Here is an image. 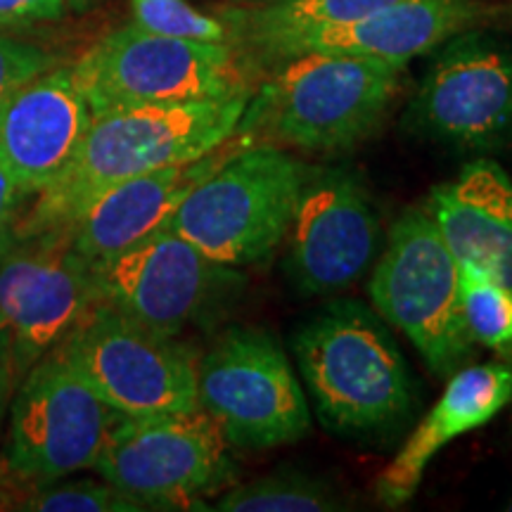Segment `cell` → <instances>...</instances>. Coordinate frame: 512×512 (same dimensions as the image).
<instances>
[{
	"label": "cell",
	"mask_w": 512,
	"mask_h": 512,
	"mask_svg": "<svg viewBox=\"0 0 512 512\" xmlns=\"http://www.w3.org/2000/svg\"><path fill=\"white\" fill-rule=\"evenodd\" d=\"M247 102L249 93H235L93 114L74 157L38 192L36 204L10 238L60 233L100 190L209 155L233 136Z\"/></svg>",
	"instance_id": "cell-1"
},
{
	"label": "cell",
	"mask_w": 512,
	"mask_h": 512,
	"mask_svg": "<svg viewBox=\"0 0 512 512\" xmlns=\"http://www.w3.org/2000/svg\"><path fill=\"white\" fill-rule=\"evenodd\" d=\"M292 351L320 422L344 437L394 430L413 384L394 337L358 302H337L294 332Z\"/></svg>",
	"instance_id": "cell-2"
},
{
	"label": "cell",
	"mask_w": 512,
	"mask_h": 512,
	"mask_svg": "<svg viewBox=\"0 0 512 512\" xmlns=\"http://www.w3.org/2000/svg\"><path fill=\"white\" fill-rule=\"evenodd\" d=\"M401 67L370 57L304 53L280 62L235 131L328 155L366 140L399 91Z\"/></svg>",
	"instance_id": "cell-3"
},
{
	"label": "cell",
	"mask_w": 512,
	"mask_h": 512,
	"mask_svg": "<svg viewBox=\"0 0 512 512\" xmlns=\"http://www.w3.org/2000/svg\"><path fill=\"white\" fill-rule=\"evenodd\" d=\"M306 174L280 147H240L183 197L166 228L219 266L264 261L285 240Z\"/></svg>",
	"instance_id": "cell-4"
},
{
	"label": "cell",
	"mask_w": 512,
	"mask_h": 512,
	"mask_svg": "<svg viewBox=\"0 0 512 512\" xmlns=\"http://www.w3.org/2000/svg\"><path fill=\"white\" fill-rule=\"evenodd\" d=\"M370 302L382 320L413 342L437 375L470 358V330L460 299V266L425 207H411L389 230L370 275Z\"/></svg>",
	"instance_id": "cell-5"
},
{
	"label": "cell",
	"mask_w": 512,
	"mask_h": 512,
	"mask_svg": "<svg viewBox=\"0 0 512 512\" xmlns=\"http://www.w3.org/2000/svg\"><path fill=\"white\" fill-rule=\"evenodd\" d=\"M91 114L249 93L233 43L150 34L128 24L72 67Z\"/></svg>",
	"instance_id": "cell-6"
},
{
	"label": "cell",
	"mask_w": 512,
	"mask_h": 512,
	"mask_svg": "<svg viewBox=\"0 0 512 512\" xmlns=\"http://www.w3.org/2000/svg\"><path fill=\"white\" fill-rule=\"evenodd\" d=\"M197 406L228 444L275 448L306 437L311 411L290 358L271 332L230 328L195 363Z\"/></svg>",
	"instance_id": "cell-7"
},
{
	"label": "cell",
	"mask_w": 512,
	"mask_h": 512,
	"mask_svg": "<svg viewBox=\"0 0 512 512\" xmlns=\"http://www.w3.org/2000/svg\"><path fill=\"white\" fill-rule=\"evenodd\" d=\"M95 470L143 510L192 508L228 479V441L200 406L143 418L124 415Z\"/></svg>",
	"instance_id": "cell-8"
},
{
	"label": "cell",
	"mask_w": 512,
	"mask_h": 512,
	"mask_svg": "<svg viewBox=\"0 0 512 512\" xmlns=\"http://www.w3.org/2000/svg\"><path fill=\"white\" fill-rule=\"evenodd\" d=\"M107 406L126 415L188 411L197 406L195 361L176 337H164L98 302L60 344Z\"/></svg>",
	"instance_id": "cell-9"
},
{
	"label": "cell",
	"mask_w": 512,
	"mask_h": 512,
	"mask_svg": "<svg viewBox=\"0 0 512 512\" xmlns=\"http://www.w3.org/2000/svg\"><path fill=\"white\" fill-rule=\"evenodd\" d=\"M124 415L107 406L53 349L34 363L12 401L8 460L19 475L55 482L98 465Z\"/></svg>",
	"instance_id": "cell-10"
},
{
	"label": "cell",
	"mask_w": 512,
	"mask_h": 512,
	"mask_svg": "<svg viewBox=\"0 0 512 512\" xmlns=\"http://www.w3.org/2000/svg\"><path fill=\"white\" fill-rule=\"evenodd\" d=\"M439 48L406 124L460 150L503 143L512 133V43L467 29Z\"/></svg>",
	"instance_id": "cell-11"
},
{
	"label": "cell",
	"mask_w": 512,
	"mask_h": 512,
	"mask_svg": "<svg viewBox=\"0 0 512 512\" xmlns=\"http://www.w3.org/2000/svg\"><path fill=\"white\" fill-rule=\"evenodd\" d=\"M15 240L0 256V320L10 332L17 377L60 347L98 304V290L91 266L64 235Z\"/></svg>",
	"instance_id": "cell-12"
},
{
	"label": "cell",
	"mask_w": 512,
	"mask_h": 512,
	"mask_svg": "<svg viewBox=\"0 0 512 512\" xmlns=\"http://www.w3.org/2000/svg\"><path fill=\"white\" fill-rule=\"evenodd\" d=\"M285 238L287 275L299 292L320 297L354 287L380 249V221L361 178L309 169Z\"/></svg>",
	"instance_id": "cell-13"
},
{
	"label": "cell",
	"mask_w": 512,
	"mask_h": 512,
	"mask_svg": "<svg viewBox=\"0 0 512 512\" xmlns=\"http://www.w3.org/2000/svg\"><path fill=\"white\" fill-rule=\"evenodd\" d=\"M219 264L171 228L91 266L98 302L164 337H176L209 302Z\"/></svg>",
	"instance_id": "cell-14"
},
{
	"label": "cell",
	"mask_w": 512,
	"mask_h": 512,
	"mask_svg": "<svg viewBox=\"0 0 512 512\" xmlns=\"http://www.w3.org/2000/svg\"><path fill=\"white\" fill-rule=\"evenodd\" d=\"M233 140L235 133L221 147L195 162L166 166L100 190L67 223V228L60 230V235L88 266L112 261L114 256L128 252L157 230L166 228L183 197L202 178L219 169L235 150L249 147L242 143L235 147Z\"/></svg>",
	"instance_id": "cell-15"
},
{
	"label": "cell",
	"mask_w": 512,
	"mask_h": 512,
	"mask_svg": "<svg viewBox=\"0 0 512 512\" xmlns=\"http://www.w3.org/2000/svg\"><path fill=\"white\" fill-rule=\"evenodd\" d=\"M91 117L72 67L48 69L0 105V169L19 195H38L60 176Z\"/></svg>",
	"instance_id": "cell-16"
},
{
	"label": "cell",
	"mask_w": 512,
	"mask_h": 512,
	"mask_svg": "<svg viewBox=\"0 0 512 512\" xmlns=\"http://www.w3.org/2000/svg\"><path fill=\"white\" fill-rule=\"evenodd\" d=\"M484 12L477 0H399L344 27L294 38L273 50L266 64H280L304 53H332L370 57L403 69L448 38L475 29Z\"/></svg>",
	"instance_id": "cell-17"
},
{
	"label": "cell",
	"mask_w": 512,
	"mask_h": 512,
	"mask_svg": "<svg viewBox=\"0 0 512 512\" xmlns=\"http://www.w3.org/2000/svg\"><path fill=\"white\" fill-rule=\"evenodd\" d=\"M512 401V370L484 363L456 370L441 399L422 418L396 458L380 472L375 494L384 508H403L420 489L427 465L453 439L475 432Z\"/></svg>",
	"instance_id": "cell-18"
},
{
	"label": "cell",
	"mask_w": 512,
	"mask_h": 512,
	"mask_svg": "<svg viewBox=\"0 0 512 512\" xmlns=\"http://www.w3.org/2000/svg\"><path fill=\"white\" fill-rule=\"evenodd\" d=\"M425 209L458 264H472L512 290V181L494 162L467 164L437 185Z\"/></svg>",
	"instance_id": "cell-19"
},
{
	"label": "cell",
	"mask_w": 512,
	"mask_h": 512,
	"mask_svg": "<svg viewBox=\"0 0 512 512\" xmlns=\"http://www.w3.org/2000/svg\"><path fill=\"white\" fill-rule=\"evenodd\" d=\"M392 3L399 0H280L271 5H254L252 10L238 15L233 43H240L256 60L266 62L273 50L294 38L344 27Z\"/></svg>",
	"instance_id": "cell-20"
},
{
	"label": "cell",
	"mask_w": 512,
	"mask_h": 512,
	"mask_svg": "<svg viewBox=\"0 0 512 512\" xmlns=\"http://www.w3.org/2000/svg\"><path fill=\"white\" fill-rule=\"evenodd\" d=\"M223 512H332L347 503L323 479L280 472L235 486L214 505Z\"/></svg>",
	"instance_id": "cell-21"
},
{
	"label": "cell",
	"mask_w": 512,
	"mask_h": 512,
	"mask_svg": "<svg viewBox=\"0 0 512 512\" xmlns=\"http://www.w3.org/2000/svg\"><path fill=\"white\" fill-rule=\"evenodd\" d=\"M460 266V299L470 337L496 351L512 349V290L472 264Z\"/></svg>",
	"instance_id": "cell-22"
},
{
	"label": "cell",
	"mask_w": 512,
	"mask_h": 512,
	"mask_svg": "<svg viewBox=\"0 0 512 512\" xmlns=\"http://www.w3.org/2000/svg\"><path fill=\"white\" fill-rule=\"evenodd\" d=\"M133 24L150 34L190 41L233 43V27L204 15L185 0H131Z\"/></svg>",
	"instance_id": "cell-23"
},
{
	"label": "cell",
	"mask_w": 512,
	"mask_h": 512,
	"mask_svg": "<svg viewBox=\"0 0 512 512\" xmlns=\"http://www.w3.org/2000/svg\"><path fill=\"white\" fill-rule=\"evenodd\" d=\"M24 510L38 512H138L140 505L128 498L124 491L110 484L72 482L60 486H46L36 491L24 503Z\"/></svg>",
	"instance_id": "cell-24"
},
{
	"label": "cell",
	"mask_w": 512,
	"mask_h": 512,
	"mask_svg": "<svg viewBox=\"0 0 512 512\" xmlns=\"http://www.w3.org/2000/svg\"><path fill=\"white\" fill-rule=\"evenodd\" d=\"M55 57L31 43L0 36V105L24 83L53 69Z\"/></svg>",
	"instance_id": "cell-25"
},
{
	"label": "cell",
	"mask_w": 512,
	"mask_h": 512,
	"mask_svg": "<svg viewBox=\"0 0 512 512\" xmlns=\"http://www.w3.org/2000/svg\"><path fill=\"white\" fill-rule=\"evenodd\" d=\"M64 5V0H0V24L57 19L64 12Z\"/></svg>",
	"instance_id": "cell-26"
},
{
	"label": "cell",
	"mask_w": 512,
	"mask_h": 512,
	"mask_svg": "<svg viewBox=\"0 0 512 512\" xmlns=\"http://www.w3.org/2000/svg\"><path fill=\"white\" fill-rule=\"evenodd\" d=\"M19 200H22V195H19L15 181L0 169V238L8 233Z\"/></svg>",
	"instance_id": "cell-27"
},
{
	"label": "cell",
	"mask_w": 512,
	"mask_h": 512,
	"mask_svg": "<svg viewBox=\"0 0 512 512\" xmlns=\"http://www.w3.org/2000/svg\"><path fill=\"white\" fill-rule=\"evenodd\" d=\"M15 380V358H12L10 332L0 320V399L10 389V382Z\"/></svg>",
	"instance_id": "cell-28"
},
{
	"label": "cell",
	"mask_w": 512,
	"mask_h": 512,
	"mask_svg": "<svg viewBox=\"0 0 512 512\" xmlns=\"http://www.w3.org/2000/svg\"><path fill=\"white\" fill-rule=\"evenodd\" d=\"M245 3L254 8V5H271V3H280V0H245Z\"/></svg>",
	"instance_id": "cell-29"
},
{
	"label": "cell",
	"mask_w": 512,
	"mask_h": 512,
	"mask_svg": "<svg viewBox=\"0 0 512 512\" xmlns=\"http://www.w3.org/2000/svg\"><path fill=\"white\" fill-rule=\"evenodd\" d=\"M67 5H74V8H83V5H88L91 0H64Z\"/></svg>",
	"instance_id": "cell-30"
},
{
	"label": "cell",
	"mask_w": 512,
	"mask_h": 512,
	"mask_svg": "<svg viewBox=\"0 0 512 512\" xmlns=\"http://www.w3.org/2000/svg\"><path fill=\"white\" fill-rule=\"evenodd\" d=\"M508 510L512 512V498H510V503H508Z\"/></svg>",
	"instance_id": "cell-31"
},
{
	"label": "cell",
	"mask_w": 512,
	"mask_h": 512,
	"mask_svg": "<svg viewBox=\"0 0 512 512\" xmlns=\"http://www.w3.org/2000/svg\"><path fill=\"white\" fill-rule=\"evenodd\" d=\"M0 505H3V494H0Z\"/></svg>",
	"instance_id": "cell-32"
}]
</instances>
